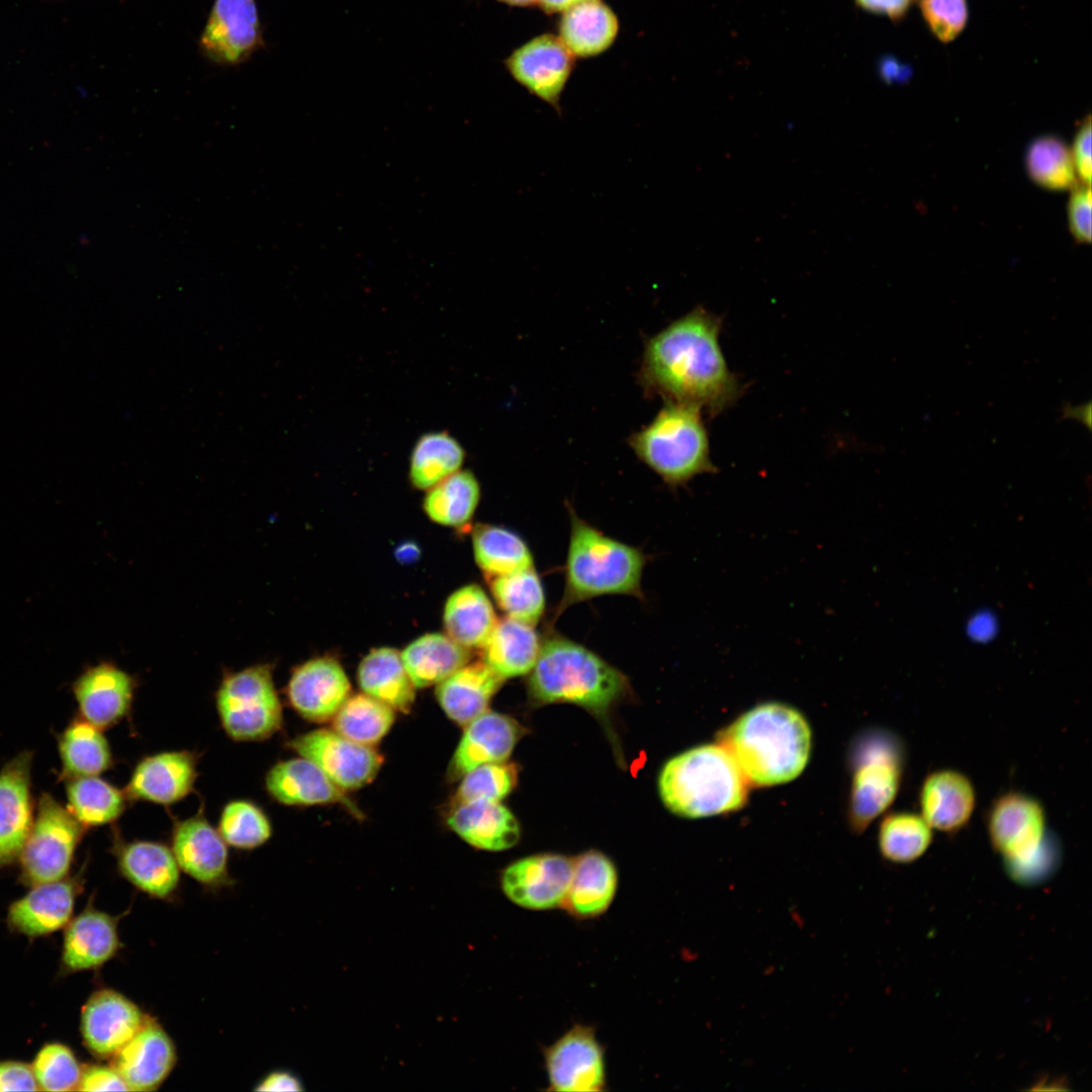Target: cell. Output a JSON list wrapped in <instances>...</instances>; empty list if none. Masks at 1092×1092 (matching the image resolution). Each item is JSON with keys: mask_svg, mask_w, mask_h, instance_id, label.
<instances>
[{"mask_svg": "<svg viewBox=\"0 0 1092 1092\" xmlns=\"http://www.w3.org/2000/svg\"><path fill=\"white\" fill-rule=\"evenodd\" d=\"M720 330V317L699 306L651 337L639 369L645 393L710 416L734 404L743 387L727 365Z\"/></svg>", "mask_w": 1092, "mask_h": 1092, "instance_id": "obj_1", "label": "cell"}, {"mask_svg": "<svg viewBox=\"0 0 1092 1092\" xmlns=\"http://www.w3.org/2000/svg\"><path fill=\"white\" fill-rule=\"evenodd\" d=\"M719 744L733 757L749 785L768 787L794 780L806 766L811 730L792 707H754L720 732Z\"/></svg>", "mask_w": 1092, "mask_h": 1092, "instance_id": "obj_2", "label": "cell"}, {"mask_svg": "<svg viewBox=\"0 0 1092 1092\" xmlns=\"http://www.w3.org/2000/svg\"><path fill=\"white\" fill-rule=\"evenodd\" d=\"M626 675L585 646L559 634L542 640L529 672L528 696L535 705L567 703L603 717L630 694Z\"/></svg>", "mask_w": 1092, "mask_h": 1092, "instance_id": "obj_3", "label": "cell"}, {"mask_svg": "<svg viewBox=\"0 0 1092 1092\" xmlns=\"http://www.w3.org/2000/svg\"><path fill=\"white\" fill-rule=\"evenodd\" d=\"M570 538L565 563V588L555 612L606 595L643 598L641 577L646 555L605 535L569 508Z\"/></svg>", "mask_w": 1092, "mask_h": 1092, "instance_id": "obj_4", "label": "cell"}, {"mask_svg": "<svg viewBox=\"0 0 1092 1092\" xmlns=\"http://www.w3.org/2000/svg\"><path fill=\"white\" fill-rule=\"evenodd\" d=\"M748 782L720 744L689 749L669 759L658 778L663 804L686 818L735 811L747 800Z\"/></svg>", "mask_w": 1092, "mask_h": 1092, "instance_id": "obj_5", "label": "cell"}, {"mask_svg": "<svg viewBox=\"0 0 1092 1092\" xmlns=\"http://www.w3.org/2000/svg\"><path fill=\"white\" fill-rule=\"evenodd\" d=\"M987 831L1007 873L1020 884L1046 880L1060 863V844L1046 829L1044 809L1029 795L1011 791L999 796L988 811Z\"/></svg>", "mask_w": 1092, "mask_h": 1092, "instance_id": "obj_6", "label": "cell"}, {"mask_svg": "<svg viewBox=\"0 0 1092 1092\" xmlns=\"http://www.w3.org/2000/svg\"><path fill=\"white\" fill-rule=\"evenodd\" d=\"M701 411L691 404L665 402L648 425L629 437L628 444L638 459L672 488L697 475L717 471Z\"/></svg>", "mask_w": 1092, "mask_h": 1092, "instance_id": "obj_7", "label": "cell"}, {"mask_svg": "<svg viewBox=\"0 0 1092 1092\" xmlns=\"http://www.w3.org/2000/svg\"><path fill=\"white\" fill-rule=\"evenodd\" d=\"M851 762L849 819L860 832L896 799L905 769V745L889 730L871 729L857 737Z\"/></svg>", "mask_w": 1092, "mask_h": 1092, "instance_id": "obj_8", "label": "cell"}, {"mask_svg": "<svg viewBox=\"0 0 1092 1092\" xmlns=\"http://www.w3.org/2000/svg\"><path fill=\"white\" fill-rule=\"evenodd\" d=\"M215 705L223 730L236 741L264 740L282 727V705L270 663L224 671Z\"/></svg>", "mask_w": 1092, "mask_h": 1092, "instance_id": "obj_9", "label": "cell"}, {"mask_svg": "<svg viewBox=\"0 0 1092 1092\" xmlns=\"http://www.w3.org/2000/svg\"><path fill=\"white\" fill-rule=\"evenodd\" d=\"M18 857L19 880L28 887L68 877L76 849L87 830L51 794L43 793Z\"/></svg>", "mask_w": 1092, "mask_h": 1092, "instance_id": "obj_10", "label": "cell"}, {"mask_svg": "<svg viewBox=\"0 0 1092 1092\" xmlns=\"http://www.w3.org/2000/svg\"><path fill=\"white\" fill-rule=\"evenodd\" d=\"M201 56L220 67L246 63L266 47L256 0H213L197 41Z\"/></svg>", "mask_w": 1092, "mask_h": 1092, "instance_id": "obj_11", "label": "cell"}, {"mask_svg": "<svg viewBox=\"0 0 1092 1092\" xmlns=\"http://www.w3.org/2000/svg\"><path fill=\"white\" fill-rule=\"evenodd\" d=\"M542 1055L548 1081L547 1090L556 1092H600L607 1089L605 1048L594 1026L573 1024Z\"/></svg>", "mask_w": 1092, "mask_h": 1092, "instance_id": "obj_12", "label": "cell"}, {"mask_svg": "<svg viewBox=\"0 0 1092 1092\" xmlns=\"http://www.w3.org/2000/svg\"><path fill=\"white\" fill-rule=\"evenodd\" d=\"M287 745L315 763L345 792L371 783L383 762L373 746L350 740L335 730H313L296 736Z\"/></svg>", "mask_w": 1092, "mask_h": 1092, "instance_id": "obj_13", "label": "cell"}, {"mask_svg": "<svg viewBox=\"0 0 1092 1092\" xmlns=\"http://www.w3.org/2000/svg\"><path fill=\"white\" fill-rule=\"evenodd\" d=\"M573 869V859L559 853L522 857L504 869L500 889L516 906L531 911L561 908Z\"/></svg>", "mask_w": 1092, "mask_h": 1092, "instance_id": "obj_14", "label": "cell"}, {"mask_svg": "<svg viewBox=\"0 0 1092 1092\" xmlns=\"http://www.w3.org/2000/svg\"><path fill=\"white\" fill-rule=\"evenodd\" d=\"M574 59L558 35L543 33L515 49L504 65L516 82L560 112Z\"/></svg>", "mask_w": 1092, "mask_h": 1092, "instance_id": "obj_15", "label": "cell"}, {"mask_svg": "<svg viewBox=\"0 0 1092 1092\" xmlns=\"http://www.w3.org/2000/svg\"><path fill=\"white\" fill-rule=\"evenodd\" d=\"M147 1015L123 994L103 988L82 1007L80 1031L86 1049L97 1058H112L141 1028Z\"/></svg>", "mask_w": 1092, "mask_h": 1092, "instance_id": "obj_16", "label": "cell"}, {"mask_svg": "<svg viewBox=\"0 0 1092 1092\" xmlns=\"http://www.w3.org/2000/svg\"><path fill=\"white\" fill-rule=\"evenodd\" d=\"M32 758L21 751L0 769V869L18 860L34 820Z\"/></svg>", "mask_w": 1092, "mask_h": 1092, "instance_id": "obj_17", "label": "cell"}, {"mask_svg": "<svg viewBox=\"0 0 1092 1092\" xmlns=\"http://www.w3.org/2000/svg\"><path fill=\"white\" fill-rule=\"evenodd\" d=\"M135 688L133 676L110 661L88 666L72 685L79 716L101 730L127 716Z\"/></svg>", "mask_w": 1092, "mask_h": 1092, "instance_id": "obj_18", "label": "cell"}, {"mask_svg": "<svg viewBox=\"0 0 1092 1092\" xmlns=\"http://www.w3.org/2000/svg\"><path fill=\"white\" fill-rule=\"evenodd\" d=\"M350 692L345 670L332 657H316L297 665L286 686L291 707L302 718L315 723L333 719Z\"/></svg>", "mask_w": 1092, "mask_h": 1092, "instance_id": "obj_19", "label": "cell"}, {"mask_svg": "<svg viewBox=\"0 0 1092 1092\" xmlns=\"http://www.w3.org/2000/svg\"><path fill=\"white\" fill-rule=\"evenodd\" d=\"M81 890L80 875L30 887L25 895L10 904L7 912L9 929L35 938L65 928L73 917Z\"/></svg>", "mask_w": 1092, "mask_h": 1092, "instance_id": "obj_20", "label": "cell"}, {"mask_svg": "<svg viewBox=\"0 0 1092 1092\" xmlns=\"http://www.w3.org/2000/svg\"><path fill=\"white\" fill-rule=\"evenodd\" d=\"M112 1059L111 1065L129 1091L148 1092L158 1089L168 1078L177 1055L167 1031L147 1016L141 1028Z\"/></svg>", "mask_w": 1092, "mask_h": 1092, "instance_id": "obj_21", "label": "cell"}, {"mask_svg": "<svg viewBox=\"0 0 1092 1092\" xmlns=\"http://www.w3.org/2000/svg\"><path fill=\"white\" fill-rule=\"evenodd\" d=\"M524 734L512 717L486 711L465 726L447 769L450 782L489 762L506 761Z\"/></svg>", "mask_w": 1092, "mask_h": 1092, "instance_id": "obj_22", "label": "cell"}, {"mask_svg": "<svg viewBox=\"0 0 1092 1092\" xmlns=\"http://www.w3.org/2000/svg\"><path fill=\"white\" fill-rule=\"evenodd\" d=\"M172 851L180 870L196 882L208 887L228 882L225 841L202 813L176 823Z\"/></svg>", "mask_w": 1092, "mask_h": 1092, "instance_id": "obj_23", "label": "cell"}, {"mask_svg": "<svg viewBox=\"0 0 1092 1092\" xmlns=\"http://www.w3.org/2000/svg\"><path fill=\"white\" fill-rule=\"evenodd\" d=\"M117 917L88 905L66 925L61 952L65 974L96 970L121 947Z\"/></svg>", "mask_w": 1092, "mask_h": 1092, "instance_id": "obj_24", "label": "cell"}, {"mask_svg": "<svg viewBox=\"0 0 1092 1092\" xmlns=\"http://www.w3.org/2000/svg\"><path fill=\"white\" fill-rule=\"evenodd\" d=\"M196 763L195 755L186 750L147 756L132 770L125 796L127 800L174 804L193 791Z\"/></svg>", "mask_w": 1092, "mask_h": 1092, "instance_id": "obj_25", "label": "cell"}, {"mask_svg": "<svg viewBox=\"0 0 1092 1092\" xmlns=\"http://www.w3.org/2000/svg\"><path fill=\"white\" fill-rule=\"evenodd\" d=\"M268 794L289 806L340 804L356 817L359 809L315 763L305 757L274 764L265 777Z\"/></svg>", "mask_w": 1092, "mask_h": 1092, "instance_id": "obj_26", "label": "cell"}, {"mask_svg": "<svg viewBox=\"0 0 1092 1092\" xmlns=\"http://www.w3.org/2000/svg\"><path fill=\"white\" fill-rule=\"evenodd\" d=\"M113 849L119 873L138 890L157 899H168L177 891L181 870L165 844L116 841Z\"/></svg>", "mask_w": 1092, "mask_h": 1092, "instance_id": "obj_27", "label": "cell"}, {"mask_svg": "<svg viewBox=\"0 0 1092 1092\" xmlns=\"http://www.w3.org/2000/svg\"><path fill=\"white\" fill-rule=\"evenodd\" d=\"M976 791L970 779L959 770L937 769L928 774L919 791L921 816L936 830L953 833L971 819Z\"/></svg>", "mask_w": 1092, "mask_h": 1092, "instance_id": "obj_28", "label": "cell"}, {"mask_svg": "<svg viewBox=\"0 0 1092 1092\" xmlns=\"http://www.w3.org/2000/svg\"><path fill=\"white\" fill-rule=\"evenodd\" d=\"M618 872L603 852L587 850L573 859L570 884L561 908L576 920L604 915L614 902Z\"/></svg>", "mask_w": 1092, "mask_h": 1092, "instance_id": "obj_29", "label": "cell"}, {"mask_svg": "<svg viewBox=\"0 0 1092 1092\" xmlns=\"http://www.w3.org/2000/svg\"><path fill=\"white\" fill-rule=\"evenodd\" d=\"M447 824L468 844L489 851L515 846L521 834L518 820L499 801L476 800L453 805Z\"/></svg>", "mask_w": 1092, "mask_h": 1092, "instance_id": "obj_30", "label": "cell"}, {"mask_svg": "<svg viewBox=\"0 0 1092 1092\" xmlns=\"http://www.w3.org/2000/svg\"><path fill=\"white\" fill-rule=\"evenodd\" d=\"M505 679L482 660L466 663L436 687L439 705L456 724L465 727L488 710Z\"/></svg>", "mask_w": 1092, "mask_h": 1092, "instance_id": "obj_31", "label": "cell"}, {"mask_svg": "<svg viewBox=\"0 0 1092 1092\" xmlns=\"http://www.w3.org/2000/svg\"><path fill=\"white\" fill-rule=\"evenodd\" d=\"M619 19L603 0H586L562 12L558 37L574 58H590L612 47Z\"/></svg>", "mask_w": 1092, "mask_h": 1092, "instance_id": "obj_32", "label": "cell"}, {"mask_svg": "<svg viewBox=\"0 0 1092 1092\" xmlns=\"http://www.w3.org/2000/svg\"><path fill=\"white\" fill-rule=\"evenodd\" d=\"M541 645L534 626L505 617L480 648L482 661L504 679L524 675L534 667Z\"/></svg>", "mask_w": 1092, "mask_h": 1092, "instance_id": "obj_33", "label": "cell"}, {"mask_svg": "<svg viewBox=\"0 0 1092 1092\" xmlns=\"http://www.w3.org/2000/svg\"><path fill=\"white\" fill-rule=\"evenodd\" d=\"M357 679L362 692L394 711L408 713L415 703L416 687L400 656L390 647L370 650L357 669Z\"/></svg>", "mask_w": 1092, "mask_h": 1092, "instance_id": "obj_34", "label": "cell"}, {"mask_svg": "<svg viewBox=\"0 0 1092 1092\" xmlns=\"http://www.w3.org/2000/svg\"><path fill=\"white\" fill-rule=\"evenodd\" d=\"M443 620L446 635L468 649L481 648L497 622L488 596L474 583L458 588L447 599Z\"/></svg>", "mask_w": 1092, "mask_h": 1092, "instance_id": "obj_35", "label": "cell"}, {"mask_svg": "<svg viewBox=\"0 0 1092 1092\" xmlns=\"http://www.w3.org/2000/svg\"><path fill=\"white\" fill-rule=\"evenodd\" d=\"M416 689L438 685L470 660L468 648L448 635L428 633L411 642L400 653Z\"/></svg>", "mask_w": 1092, "mask_h": 1092, "instance_id": "obj_36", "label": "cell"}, {"mask_svg": "<svg viewBox=\"0 0 1092 1092\" xmlns=\"http://www.w3.org/2000/svg\"><path fill=\"white\" fill-rule=\"evenodd\" d=\"M103 730L80 716L58 734L60 779L98 776L112 765V753Z\"/></svg>", "mask_w": 1092, "mask_h": 1092, "instance_id": "obj_37", "label": "cell"}, {"mask_svg": "<svg viewBox=\"0 0 1092 1092\" xmlns=\"http://www.w3.org/2000/svg\"><path fill=\"white\" fill-rule=\"evenodd\" d=\"M475 562L487 580L534 566L529 546L517 533L495 525L472 530Z\"/></svg>", "mask_w": 1092, "mask_h": 1092, "instance_id": "obj_38", "label": "cell"}, {"mask_svg": "<svg viewBox=\"0 0 1092 1092\" xmlns=\"http://www.w3.org/2000/svg\"><path fill=\"white\" fill-rule=\"evenodd\" d=\"M465 456L463 446L448 432L423 434L416 441L410 456L411 483L418 489L428 490L460 470Z\"/></svg>", "mask_w": 1092, "mask_h": 1092, "instance_id": "obj_39", "label": "cell"}, {"mask_svg": "<svg viewBox=\"0 0 1092 1092\" xmlns=\"http://www.w3.org/2000/svg\"><path fill=\"white\" fill-rule=\"evenodd\" d=\"M480 499V485L470 470H458L427 490L423 508L437 524L461 528L472 519Z\"/></svg>", "mask_w": 1092, "mask_h": 1092, "instance_id": "obj_40", "label": "cell"}, {"mask_svg": "<svg viewBox=\"0 0 1092 1092\" xmlns=\"http://www.w3.org/2000/svg\"><path fill=\"white\" fill-rule=\"evenodd\" d=\"M64 782L68 809L86 829L112 823L125 809V793L97 776Z\"/></svg>", "mask_w": 1092, "mask_h": 1092, "instance_id": "obj_41", "label": "cell"}, {"mask_svg": "<svg viewBox=\"0 0 1092 1092\" xmlns=\"http://www.w3.org/2000/svg\"><path fill=\"white\" fill-rule=\"evenodd\" d=\"M489 588L497 607L523 623L535 626L544 614L545 592L535 567L491 578Z\"/></svg>", "mask_w": 1092, "mask_h": 1092, "instance_id": "obj_42", "label": "cell"}, {"mask_svg": "<svg viewBox=\"0 0 1092 1092\" xmlns=\"http://www.w3.org/2000/svg\"><path fill=\"white\" fill-rule=\"evenodd\" d=\"M394 719L391 707L363 693L345 701L333 718V727L350 740L374 746L388 733Z\"/></svg>", "mask_w": 1092, "mask_h": 1092, "instance_id": "obj_43", "label": "cell"}, {"mask_svg": "<svg viewBox=\"0 0 1092 1092\" xmlns=\"http://www.w3.org/2000/svg\"><path fill=\"white\" fill-rule=\"evenodd\" d=\"M932 841V828L913 812L887 815L879 829L882 855L893 862L905 863L919 858Z\"/></svg>", "mask_w": 1092, "mask_h": 1092, "instance_id": "obj_44", "label": "cell"}, {"mask_svg": "<svg viewBox=\"0 0 1092 1092\" xmlns=\"http://www.w3.org/2000/svg\"><path fill=\"white\" fill-rule=\"evenodd\" d=\"M1025 164L1029 177L1051 189H1068L1078 184L1071 150L1055 136L1033 141L1026 152Z\"/></svg>", "mask_w": 1092, "mask_h": 1092, "instance_id": "obj_45", "label": "cell"}, {"mask_svg": "<svg viewBox=\"0 0 1092 1092\" xmlns=\"http://www.w3.org/2000/svg\"><path fill=\"white\" fill-rule=\"evenodd\" d=\"M218 832L226 844L239 849H253L270 838L272 828L260 807L246 800H235L223 807Z\"/></svg>", "mask_w": 1092, "mask_h": 1092, "instance_id": "obj_46", "label": "cell"}, {"mask_svg": "<svg viewBox=\"0 0 1092 1092\" xmlns=\"http://www.w3.org/2000/svg\"><path fill=\"white\" fill-rule=\"evenodd\" d=\"M31 1068L39 1090L65 1092L78 1090L84 1066L70 1046L51 1041L36 1053Z\"/></svg>", "mask_w": 1092, "mask_h": 1092, "instance_id": "obj_47", "label": "cell"}, {"mask_svg": "<svg viewBox=\"0 0 1092 1092\" xmlns=\"http://www.w3.org/2000/svg\"><path fill=\"white\" fill-rule=\"evenodd\" d=\"M460 780L452 805L476 800L500 801L516 787L518 767L507 760L489 762L469 770Z\"/></svg>", "mask_w": 1092, "mask_h": 1092, "instance_id": "obj_48", "label": "cell"}, {"mask_svg": "<svg viewBox=\"0 0 1092 1092\" xmlns=\"http://www.w3.org/2000/svg\"><path fill=\"white\" fill-rule=\"evenodd\" d=\"M929 31L943 43L954 40L969 20L967 0H915Z\"/></svg>", "mask_w": 1092, "mask_h": 1092, "instance_id": "obj_49", "label": "cell"}, {"mask_svg": "<svg viewBox=\"0 0 1092 1092\" xmlns=\"http://www.w3.org/2000/svg\"><path fill=\"white\" fill-rule=\"evenodd\" d=\"M1091 185L1077 184L1068 202V222L1074 238L1083 243L1091 242Z\"/></svg>", "mask_w": 1092, "mask_h": 1092, "instance_id": "obj_50", "label": "cell"}, {"mask_svg": "<svg viewBox=\"0 0 1092 1092\" xmlns=\"http://www.w3.org/2000/svg\"><path fill=\"white\" fill-rule=\"evenodd\" d=\"M79 1091H127L123 1079L110 1065H89L83 1068Z\"/></svg>", "mask_w": 1092, "mask_h": 1092, "instance_id": "obj_51", "label": "cell"}, {"mask_svg": "<svg viewBox=\"0 0 1092 1092\" xmlns=\"http://www.w3.org/2000/svg\"><path fill=\"white\" fill-rule=\"evenodd\" d=\"M38 1090L31 1065L20 1061H0V1092Z\"/></svg>", "mask_w": 1092, "mask_h": 1092, "instance_id": "obj_52", "label": "cell"}, {"mask_svg": "<svg viewBox=\"0 0 1092 1092\" xmlns=\"http://www.w3.org/2000/svg\"><path fill=\"white\" fill-rule=\"evenodd\" d=\"M1071 155L1077 177L1083 184L1091 185V120L1090 116L1081 125L1074 139Z\"/></svg>", "mask_w": 1092, "mask_h": 1092, "instance_id": "obj_53", "label": "cell"}, {"mask_svg": "<svg viewBox=\"0 0 1092 1092\" xmlns=\"http://www.w3.org/2000/svg\"><path fill=\"white\" fill-rule=\"evenodd\" d=\"M857 7L886 16L894 22L904 19L915 0H853Z\"/></svg>", "mask_w": 1092, "mask_h": 1092, "instance_id": "obj_54", "label": "cell"}, {"mask_svg": "<svg viewBox=\"0 0 1092 1092\" xmlns=\"http://www.w3.org/2000/svg\"><path fill=\"white\" fill-rule=\"evenodd\" d=\"M256 1091H302L301 1081L288 1071H273L264 1077L255 1088Z\"/></svg>", "mask_w": 1092, "mask_h": 1092, "instance_id": "obj_55", "label": "cell"}, {"mask_svg": "<svg viewBox=\"0 0 1092 1092\" xmlns=\"http://www.w3.org/2000/svg\"><path fill=\"white\" fill-rule=\"evenodd\" d=\"M997 622L992 614L980 612L970 618L967 632L971 639L986 642L995 636Z\"/></svg>", "mask_w": 1092, "mask_h": 1092, "instance_id": "obj_56", "label": "cell"}, {"mask_svg": "<svg viewBox=\"0 0 1092 1092\" xmlns=\"http://www.w3.org/2000/svg\"><path fill=\"white\" fill-rule=\"evenodd\" d=\"M1074 419L1084 424L1088 429L1091 427V403L1081 405H1065L1062 419Z\"/></svg>", "mask_w": 1092, "mask_h": 1092, "instance_id": "obj_57", "label": "cell"}, {"mask_svg": "<svg viewBox=\"0 0 1092 1092\" xmlns=\"http://www.w3.org/2000/svg\"><path fill=\"white\" fill-rule=\"evenodd\" d=\"M586 0H537V5L547 14L562 13Z\"/></svg>", "mask_w": 1092, "mask_h": 1092, "instance_id": "obj_58", "label": "cell"}, {"mask_svg": "<svg viewBox=\"0 0 1092 1092\" xmlns=\"http://www.w3.org/2000/svg\"><path fill=\"white\" fill-rule=\"evenodd\" d=\"M499 3L513 7H529L537 4V0H495Z\"/></svg>", "mask_w": 1092, "mask_h": 1092, "instance_id": "obj_59", "label": "cell"}]
</instances>
